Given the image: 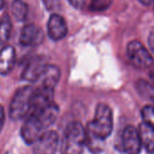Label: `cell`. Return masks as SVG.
I'll list each match as a JSON object with an SVG mask.
<instances>
[{
    "label": "cell",
    "mask_w": 154,
    "mask_h": 154,
    "mask_svg": "<svg viewBox=\"0 0 154 154\" xmlns=\"http://www.w3.org/2000/svg\"><path fill=\"white\" fill-rule=\"evenodd\" d=\"M85 140L86 129L78 122H70L65 128L62 139V154H82Z\"/></svg>",
    "instance_id": "cell-1"
},
{
    "label": "cell",
    "mask_w": 154,
    "mask_h": 154,
    "mask_svg": "<svg viewBox=\"0 0 154 154\" xmlns=\"http://www.w3.org/2000/svg\"><path fill=\"white\" fill-rule=\"evenodd\" d=\"M113 129V116L111 108L104 104L99 103L95 110L94 118L86 127V131L99 139L106 140Z\"/></svg>",
    "instance_id": "cell-2"
},
{
    "label": "cell",
    "mask_w": 154,
    "mask_h": 154,
    "mask_svg": "<svg viewBox=\"0 0 154 154\" xmlns=\"http://www.w3.org/2000/svg\"><path fill=\"white\" fill-rule=\"evenodd\" d=\"M34 91L32 86H24L17 91L9 106V116L12 120L19 121L28 116Z\"/></svg>",
    "instance_id": "cell-3"
},
{
    "label": "cell",
    "mask_w": 154,
    "mask_h": 154,
    "mask_svg": "<svg viewBox=\"0 0 154 154\" xmlns=\"http://www.w3.org/2000/svg\"><path fill=\"white\" fill-rule=\"evenodd\" d=\"M127 54L131 63L138 69L149 68L153 63L150 53L138 41H131L127 45Z\"/></svg>",
    "instance_id": "cell-4"
},
{
    "label": "cell",
    "mask_w": 154,
    "mask_h": 154,
    "mask_svg": "<svg viewBox=\"0 0 154 154\" xmlns=\"http://www.w3.org/2000/svg\"><path fill=\"white\" fill-rule=\"evenodd\" d=\"M42 120L36 114H30L21 128V137L26 144L33 145L35 140L47 130Z\"/></svg>",
    "instance_id": "cell-5"
},
{
    "label": "cell",
    "mask_w": 154,
    "mask_h": 154,
    "mask_svg": "<svg viewBox=\"0 0 154 154\" xmlns=\"http://www.w3.org/2000/svg\"><path fill=\"white\" fill-rule=\"evenodd\" d=\"M54 88L53 87L40 85L38 88L35 89L31 101V109L28 115L38 112L52 104L54 103Z\"/></svg>",
    "instance_id": "cell-6"
},
{
    "label": "cell",
    "mask_w": 154,
    "mask_h": 154,
    "mask_svg": "<svg viewBox=\"0 0 154 154\" xmlns=\"http://www.w3.org/2000/svg\"><path fill=\"white\" fill-rule=\"evenodd\" d=\"M58 145L57 133L54 131H45L33 144V151L35 154H54Z\"/></svg>",
    "instance_id": "cell-7"
},
{
    "label": "cell",
    "mask_w": 154,
    "mask_h": 154,
    "mask_svg": "<svg viewBox=\"0 0 154 154\" xmlns=\"http://www.w3.org/2000/svg\"><path fill=\"white\" fill-rule=\"evenodd\" d=\"M47 60L44 56H35L26 63L23 72L22 79L27 82H38L47 67Z\"/></svg>",
    "instance_id": "cell-8"
},
{
    "label": "cell",
    "mask_w": 154,
    "mask_h": 154,
    "mask_svg": "<svg viewBox=\"0 0 154 154\" xmlns=\"http://www.w3.org/2000/svg\"><path fill=\"white\" fill-rule=\"evenodd\" d=\"M122 144L126 154H139L142 144L138 129L133 126H127L122 135Z\"/></svg>",
    "instance_id": "cell-9"
},
{
    "label": "cell",
    "mask_w": 154,
    "mask_h": 154,
    "mask_svg": "<svg viewBox=\"0 0 154 154\" xmlns=\"http://www.w3.org/2000/svg\"><path fill=\"white\" fill-rule=\"evenodd\" d=\"M44 37V32L39 26L28 24L21 31L19 43L24 46H36L43 43Z\"/></svg>",
    "instance_id": "cell-10"
},
{
    "label": "cell",
    "mask_w": 154,
    "mask_h": 154,
    "mask_svg": "<svg viewBox=\"0 0 154 154\" xmlns=\"http://www.w3.org/2000/svg\"><path fill=\"white\" fill-rule=\"evenodd\" d=\"M48 36L54 41L63 39L67 34V25L63 17L57 14H53L47 22Z\"/></svg>",
    "instance_id": "cell-11"
},
{
    "label": "cell",
    "mask_w": 154,
    "mask_h": 154,
    "mask_svg": "<svg viewBox=\"0 0 154 154\" xmlns=\"http://www.w3.org/2000/svg\"><path fill=\"white\" fill-rule=\"evenodd\" d=\"M16 63V50L11 45L5 46L0 51V74L7 75L14 68Z\"/></svg>",
    "instance_id": "cell-12"
},
{
    "label": "cell",
    "mask_w": 154,
    "mask_h": 154,
    "mask_svg": "<svg viewBox=\"0 0 154 154\" xmlns=\"http://www.w3.org/2000/svg\"><path fill=\"white\" fill-rule=\"evenodd\" d=\"M141 144L149 153H154V128L142 122L138 128Z\"/></svg>",
    "instance_id": "cell-13"
},
{
    "label": "cell",
    "mask_w": 154,
    "mask_h": 154,
    "mask_svg": "<svg viewBox=\"0 0 154 154\" xmlns=\"http://www.w3.org/2000/svg\"><path fill=\"white\" fill-rule=\"evenodd\" d=\"M60 76H61L60 69L55 65L48 64L45 71L44 72L41 78L38 81H40L41 83L40 85H45L54 88L60 79Z\"/></svg>",
    "instance_id": "cell-14"
},
{
    "label": "cell",
    "mask_w": 154,
    "mask_h": 154,
    "mask_svg": "<svg viewBox=\"0 0 154 154\" xmlns=\"http://www.w3.org/2000/svg\"><path fill=\"white\" fill-rule=\"evenodd\" d=\"M12 23L8 15H4L0 19V45H5L11 35Z\"/></svg>",
    "instance_id": "cell-15"
},
{
    "label": "cell",
    "mask_w": 154,
    "mask_h": 154,
    "mask_svg": "<svg viewBox=\"0 0 154 154\" xmlns=\"http://www.w3.org/2000/svg\"><path fill=\"white\" fill-rule=\"evenodd\" d=\"M11 11L17 21L24 22L27 17L28 8L23 0H14L11 5Z\"/></svg>",
    "instance_id": "cell-16"
},
{
    "label": "cell",
    "mask_w": 154,
    "mask_h": 154,
    "mask_svg": "<svg viewBox=\"0 0 154 154\" xmlns=\"http://www.w3.org/2000/svg\"><path fill=\"white\" fill-rule=\"evenodd\" d=\"M143 122L154 128V105H146L141 110Z\"/></svg>",
    "instance_id": "cell-17"
},
{
    "label": "cell",
    "mask_w": 154,
    "mask_h": 154,
    "mask_svg": "<svg viewBox=\"0 0 154 154\" xmlns=\"http://www.w3.org/2000/svg\"><path fill=\"white\" fill-rule=\"evenodd\" d=\"M111 0H91L90 10L94 12L104 11L111 6Z\"/></svg>",
    "instance_id": "cell-18"
},
{
    "label": "cell",
    "mask_w": 154,
    "mask_h": 154,
    "mask_svg": "<svg viewBox=\"0 0 154 154\" xmlns=\"http://www.w3.org/2000/svg\"><path fill=\"white\" fill-rule=\"evenodd\" d=\"M48 11H55L60 7V0H42Z\"/></svg>",
    "instance_id": "cell-19"
},
{
    "label": "cell",
    "mask_w": 154,
    "mask_h": 154,
    "mask_svg": "<svg viewBox=\"0 0 154 154\" xmlns=\"http://www.w3.org/2000/svg\"><path fill=\"white\" fill-rule=\"evenodd\" d=\"M69 3L76 9H81L84 8L86 0H68Z\"/></svg>",
    "instance_id": "cell-20"
},
{
    "label": "cell",
    "mask_w": 154,
    "mask_h": 154,
    "mask_svg": "<svg viewBox=\"0 0 154 154\" xmlns=\"http://www.w3.org/2000/svg\"><path fill=\"white\" fill-rule=\"evenodd\" d=\"M148 43H149V46L151 52L154 54V29L151 30V32L149 33V35L148 38Z\"/></svg>",
    "instance_id": "cell-21"
},
{
    "label": "cell",
    "mask_w": 154,
    "mask_h": 154,
    "mask_svg": "<svg viewBox=\"0 0 154 154\" xmlns=\"http://www.w3.org/2000/svg\"><path fill=\"white\" fill-rule=\"evenodd\" d=\"M5 123V112L3 107L0 105V131H1Z\"/></svg>",
    "instance_id": "cell-22"
},
{
    "label": "cell",
    "mask_w": 154,
    "mask_h": 154,
    "mask_svg": "<svg viewBox=\"0 0 154 154\" xmlns=\"http://www.w3.org/2000/svg\"><path fill=\"white\" fill-rule=\"evenodd\" d=\"M139 1L144 6H149L154 3V0H139Z\"/></svg>",
    "instance_id": "cell-23"
},
{
    "label": "cell",
    "mask_w": 154,
    "mask_h": 154,
    "mask_svg": "<svg viewBox=\"0 0 154 154\" xmlns=\"http://www.w3.org/2000/svg\"><path fill=\"white\" fill-rule=\"evenodd\" d=\"M149 78H150V81H151V85L154 87V69L150 72V73H149Z\"/></svg>",
    "instance_id": "cell-24"
},
{
    "label": "cell",
    "mask_w": 154,
    "mask_h": 154,
    "mask_svg": "<svg viewBox=\"0 0 154 154\" xmlns=\"http://www.w3.org/2000/svg\"><path fill=\"white\" fill-rule=\"evenodd\" d=\"M4 4H5V1L4 0H0V10H1L4 7Z\"/></svg>",
    "instance_id": "cell-25"
},
{
    "label": "cell",
    "mask_w": 154,
    "mask_h": 154,
    "mask_svg": "<svg viewBox=\"0 0 154 154\" xmlns=\"http://www.w3.org/2000/svg\"><path fill=\"white\" fill-rule=\"evenodd\" d=\"M150 99H151V101L153 102V105H154V93L151 94V96H150Z\"/></svg>",
    "instance_id": "cell-26"
}]
</instances>
